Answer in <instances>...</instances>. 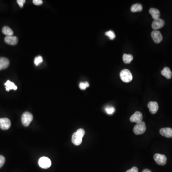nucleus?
Segmentation results:
<instances>
[{
  "instance_id": "nucleus-6",
  "label": "nucleus",
  "mask_w": 172,
  "mask_h": 172,
  "mask_svg": "<svg viewBox=\"0 0 172 172\" xmlns=\"http://www.w3.org/2000/svg\"><path fill=\"white\" fill-rule=\"evenodd\" d=\"M153 158L156 163L160 165H165L167 162V158L165 155L156 153L154 155Z\"/></svg>"
},
{
  "instance_id": "nucleus-15",
  "label": "nucleus",
  "mask_w": 172,
  "mask_h": 172,
  "mask_svg": "<svg viewBox=\"0 0 172 172\" xmlns=\"http://www.w3.org/2000/svg\"><path fill=\"white\" fill-rule=\"evenodd\" d=\"M149 13L152 16L153 20H156L159 18L160 16V12L158 9L155 8H151L149 10Z\"/></svg>"
},
{
  "instance_id": "nucleus-11",
  "label": "nucleus",
  "mask_w": 172,
  "mask_h": 172,
  "mask_svg": "<svg viewBox=\"0 0 172 172\" xmlns=\"http://www.w3.org/2000/svg\"><path fill=\"white\" fill-rule=\"evenodd\" d=\"M148 107L151 113L154 114L156 113L158 110V104L155 101H150L148 104Z\"/></svg>"
},
{
  "instance_id": "nucleus-25",
  "label": "nucleus",
  "mask_w": 172,
  "mask_h": 172,
  "mask_svg": "<svg viewBox=\"0 0 172 172\" xmlns=\"http://www.w3.org/2000/svg\"><path fill=\"white\" fill-rule=\"evenodd\" d=\"M5 157H4L3 155H0V168L4 165V163H5Z\"/></svg>"
},
{
  "instance_id": "nucleus-23",
  "label": "nucleus",
  "mask_w": 172,
  "mask_h": 172,
  "mask_svg": "<svg viewBox=\"0 0 172 172\" xmlns=\"http://www.w3.org/2000/svg\"><path fill=\"white\" fill-rule=\"evenodd\" d=\"M105 35L108 36L111 40H113L115 38V35L114 33L111 30H110V31L105 33Z\"/></svg>"
},
{
  "instance_id": "nucleus-18",
  "label": "nucleus",
  "mask_w": 172,
  "mask_h": 172,
  "mask_svg": "<svg viewBox=\"0 0 172 172\" xmlns=\"http://www.w3.org/2000/svg\"><path fill=\"white\" fill-rule=\"evenodd\" d=\"M2 32L7 36H12L14 35V32L7 26H4L2 29Z\"/></svg>"
},
{
  "instance_id": "nucleus-12",
  "label": "nucleus",
  "mask_w": 172,
  "mask_h": 172,
  "mask_svg": "<svg viewBox=\"0 0 172 172\" xmlns=\"http://www.w3.org/2000/svg\"><path fill=\"white\" fill-rule=\"evenodd\" d=\"M4 41L8 45H16L18 42V39L15 36H6Z\"/></svg>"
},
{
  "instance_id": "nucleus-20",
  "label": "nucleus",
  "mask_w": 172,
  "mask_h": 172,
  "mask_svg": "<svg viewBox=\"0 0 172 172\" xmlns=\"http://www.w3.org/2000/svg\"><path fill=\"white\" fill-rule=\"evenodd\" d=\"M133 60V56L132 55L124 54L123 56V60L126 64H129Z\"/></svg>"
},
{
  "instance_id": "nucleus-9",
  "label": "nucleus",
  "mask_w": 172,
  "mask_h": 172,
  "mask_svg": "<svg viewBox=\"0 0 172 172\" xmlns=\"http://www.w3.org/2000/svg\"><path fill=\"white\" fill-rule=\"evenodd\" d=\"M11 125V122L9 119L0 118V128L2 130H8Z\"/></svg>"
},
{
  "instance_id": "nucleus-8",
  "label": "nucleus",
  "mask_w": 172,
  "mask_h": 172,
  "mask_svg": "<svg viewBox=\"0 0 172 172\" xmlns=\"http://www.w3.org/2000/svg\"><path fill=\"white\" fill-rule=\"evenodd\" d=\"M130 120L131 122H135L136 124L142 122V113L140 111H136L131 116Z\"/></svg>"
},
{
  "instance_id": "nucleus-16",
  "label": "nucleus",
  "mask_w": 172,
  "mask_h": 172,
  "mask_svg": "<svg viewBox=\"0 0 172 172\" xmlns=\"http://www.w3.org/2000/svg\"><path fill=\"white\" fill-rule=\"evenodd\" d=\"M5 89L7 91H9L10 90H14L17 89V87L14 84V83L12 82L10 80H7L6 82L4 83Z\"/></svg>"
},
{
  "instance_id": "nucleus-1",
  "label": "nucleus",
  "mask_w": 172,
  "mask_h": 172,
  "mask_svg": "<svg viewBox=\"0 0 172 172\" xmlns=\"http://www.w3.org/2000/svg\"><path fill=\"white\" fill-rule=\"evenodd\" d=\"M85 134V132L83 129H79L72 136V142L75 145H79L82 142V138Z\"/></svg>"
},
{
  "instance_id": "nucleus-24",
  "label": "nucleus",
  "mask_w": 172,
  "mask_h": 172,
  "mask_svg": "<svg viewBox=\"0 0 172 172\" xmlns=\"http://www.w3.org/2000/svg\"><path fill=\"white\" fill-rule=\"evenodd\" d=\"M89 87V83L87 82H81L79 84V88L81 90H86L87 87Z\"/></svg>"
},
{
  "instance_id": "nucleus-14",
  "label": "nucleus",
  "mask_w": 172,
  "mask_h": 172,
  "mask_svg": "<svg viewBox=\"0 0 172 172\" xmlns=\"http://www.w3.org/2000/svg\"><path fill=\"white\" fill-rule=\"evenodd\" d=\"M10 61L6 57H0V70L7 69L9 66Z\"/></svg>"
},
{
  "instance_id": "nucleus-27",
  "label": "nucleus",
  "mask_w": 172,
  "mask_h": 172,
  "mask_svg": "<svg viewBox=\"0 0 172 172\" xmlns=\"http://www.w3.org/2000/svg\"><path fill=\"white\" fill-rule=\"evenodd\" d=\"M33 2V4H35L36 5H41V4H42L43 3L42 0H34Z\"/></svg>"
},
{
  "instance_id": "nucleus-22",
  "label": "nucleus",
  "mask_w": 172,
  "mask_h": 172,
  "mask_svg": "<svg viewBox=\"0 0 172 172\" xmlns=\"http://www.w3.org/2000/svg\"><path fill=\"white\" fill-rule=\"evenodd\" d=\"M43 61V57L41 56H36V57H35V60H34V63H35V64L36 66H38L39 64H41L42 62Z\"/></svg>"
},
{
  "instance_id": "nucleus-17",
  "label": "nucleus",
  "mask_w": 172,
  "mask_h": 172,
  "mask_svg": "<svg viewBox=\"0 0 172 172\" xmlns=\"http://www.w3.org/2000/svg\"><path fill=\"white\" fill-rule=\"evenodd\" d=\"M161 74L167 79H170L172 77V73L169 67H164L163 70L161 71Z\"/></svg>"
},
{
  "instance_id": "nucleus-2",
  "label": "nucleus",
  "mask_w": 172,
  "mask_h": 172,
  "mask_svg": "<svg viewBox=\"0 0 172 172\" xmlns=\"http://www.w3.org/2000/svg\"><path fill=\"white\" fill-rule=\"evenodd\" d=\"M120 77L124 82L129 83L132 80V75L128 69H125L120 73Z\"/></svg>"
},
{
  "instance_id": "nucleus-13",
  "label": "nucleus",
  "mask_w": 172,
  "mask_h": 172,
  "mask_svg": "<svg viewBox=\"0 0 172 172\" xmlns=\"http://www.w3.org/2000/svg\"><path fill=\"white\" fill-rule=\"evenodd\" d=\"M160 133L162 136L167 138L172 137V129L170 128H163L160 130Z\"/></svg>"
},
{
  "instance_id": "nucleus-5",
  "label": "nucleus",
  "mask_w": 172,
  "mask_h": 172,
  "mask_svg": "<svg viewBox=\"0 0 172 172\" xmlns=\"http://www.w3.org/2000/svg\"><path fill=\"white\" fill-rule=\"evenodd\" d=\"M39 165L43 169H48L51 166V161L48 158L42 157L38 161Z\"/></svg>"
},
{
  "instance_id": "nucleus-28",
  "label": "nucleus",
  "mask_w": 172,
  "mask_h": 172,
  "mask_svg": "<svg viewBox=\"0 0 172 172\" xmlns=\"http://www.w3.org/2000/svg\"><path fill=\"white\" fill-rule=\"evenodd\" d=\"M126 172H138V169L134 166L131 169L128 170Z\"/></svg>"
},
{
  "instance_id": "nucleus-3",
  "label": "nucleus",
  "mask_w": 172,
  "mask_h": 172,
  "mask_svg": "<svg viewBox=\"0 0 172 172\" xmlns=\"http://www.w3.org/2000/svg\"><path fill=\"white\" fill-rule=\"evenodd\" d=\"M146 130V125L145 122L142 121L135 125L133 131L135 134L141 135L144 134Z\"/></svg>"
},
{
  "instance_id": "nucleus-21",
  "label": "nucleus",
  "mask_w": 172,
  "mask_h": 172,
  "mask_svg": "<svg viewBox=\"0 0 172 172\" xmlns=\"http://www.w3.org/2000/svg\"><path fill=\"white\" fill-rule=\"evenodd\" d=\"M105 111L108 114L111 115L115 111L114 108L112 106H107L105 108Z\"/></svg>"
},
{
  "instance_id": "nucleus-10",
  "label": "nucleus",
  "mask_w": 172,
  "mask_h": 172,
  "mask_svg": "<svg viewBox=\"0 0 172 172\" xmlns=\"http://www.w3.org/2000/svg\"><path fill=\"white\" fill-rule=\"evenodd\" d=\"M165 21L159 18V19L153 21L152 27L154 30H157V29L162 28L165 25Z\"/></svg>"
},
{
  "instance_id": "nucleus-7",
  "label": "nucleus",
  "mask_w": 172,
  "mask_h": 172,
  "mask_svg": "<svg viewBox=\"0 0 172 172\" xmlns=\"http://www.w3.org/2000/svg\"><path fill=\"white\" fill-rule=\"evenodd\" d=\"M151 36L153 41L156 44H159L163 40V36L161 33L158 30H154L151 33Z\"/></svg>"
},
{
  "instance_id": "nucleus-29",
  "label": "nucleus",
  "mask_w": 172,
  "mask_h": 172,
  "mask_svg": "<svg viewBox=\"0 0 172 172\" xmlns=\"http://www.w3.org/2000/svg\"><path fill=\"white\" fill-rule=\"evenodd\" d=\"M142 172H152L150 171V170L148 169H145L143 170Z\"/></svg>"
},
{
  "instance_id": "nucleus-19",
  "label": "nucleus",
  "mask_w": 172,
  "mask_h": 172,
  "mask_svg": "<svg viewBox=\"0 0 172 172\" xmlns=\"http://www.w3.org/2000/svg\"><path fill=\"white\" fill-rule=\"evenodd\" d=\"M131 11L134 13L135 12H139L142 10V6L140 4H135L132 5L131 7Z\"/></svg>"
},
{
  "instance_id": "nucleus-4",
  "label": "nucleus",
  "mask_w": 172,
  "mask_h": 172,
  "mask_svg": "<svg viewBox=\"0 0 172 172\" xmlns=\"http://www.w3.org/2000/svg\"><path fill=\"white\" fill-rule=\"evenodd\" d=\"M33 119V116L29 112H24L22 116L21 120L22 124L25 126H29Z\"/></svg>"
},
{
  "instance_id": "nucleus-26",
  "label": "nucleus",
  "mask_w": 172,
  "mask_h": 172,
  "mask_svg": "<svg viewBox=\"0 0 172 172\" xmlns=\"http://www.w3.org/2000/svg\"><path fill=\"white\" fill-rule=\"evenodd\" d=\"M17 3L19 4L20 7L22 8L24 6V4L25 3V0H17Z\"/></svg>"
}]
</instances>
